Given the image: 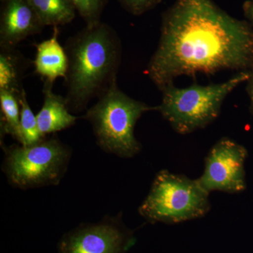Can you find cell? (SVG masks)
I'll use <instances>...</instances> for the list:
<instances>
[{"mask_svg": "<svg viewBox=\"0 0 253 253\" xmlns=\"http://www.w3.org/2000/svg\"><path fill=\"white\" fill-rule=\"evenodd\" d=\"M253 34L211 0H179L165 16L146 73L160 90L181 76L246 69Z\"/></svg>", "mask_w": 253, "mask_h": 253, "instance_id": "6da1fadb", "label": "cell"}, {"mask_svg": "<svg viewBox=\"0 0 253 253\" xmlns=\"http://www.w3.org/2000/svg\"><path fill=\"white\" fill-rule=\"evenodd\" d=\"M64 48L68 60L65 99L71 113L83 112L117 83L122 44L112 28L99 22L70 38Z\"/></svg>", "mask_w": 253, "mask_h": 253, "instance_id": "7a4b0ae2", "label": "cell"}, {"mask_svg": "<svg viewBox=\"0 0 253 253\" xmlns=\"http://www.w3.org/2000/svg\"><path fill=\"white\" fill-rule=\"evenodd\" d=\"M152 106L128 96L115 84L86 110L84 117L92 127L98 146L105 152L123 158L134 157L141 151L134 128L139 118Z\"/></svg>", "mask_w": 253, "mask_h": 253, "instance_id": "3957f363", "label": "cell"}, {"mask_svg": "<svg viewBox=\"0 0 253 253\" xmlns=\"http://www.w3.org/2000/svg\"><path fill=\"white\" fill-rule=\"evenodd\" d=\"M250 78V73L241 72L228 81L209 85L194 84L179 88L170 84L161 90L162 101L157 106L158 112L176 132L191 134L214 122L228 95Z\"/></svg>", "mask_w": 253, "mask_h": 253, "instance_id": "277c9868", "label": "cell"}, {"mask_svg": "<svg viewBox=\"0 0 253 253\" xmlns=\"http://www.w3.org/2000/svg\"><path fill=\"white\" fill-rule=\"evenodd\" d=\"M2 148V171L10 185L22 190L59 184L72 156L71 147L55 136L28 146Z\"/></svg>", "mask_w": 253, "mask_h": 253, "instance_id": "5b68a950", "label": "cell"}, {"mask_svg": "<svg viewBox=\"0 0 253 253\" xmlns=\"http://www.w3.org/2000/svg\"><path fill=\"white\" fill-rule=\"evenodd\" d=\"M209 194L198 179L163 169L155 176L138 212L151 223L192 220L204 217L211 211Z\"/></svg>", "mask_w": 253, "mask_h": 253, "instance_id": "8992f818", "label": "cell"}, {"mask_svg": "<svg viewBox=\"0 0 253 253\" xmlns=\"http://www.w3.org/2000/svg\"><path fill=\"white\" fill-rule=\"evenodd\" d=\"M133 243L132 231L123 223L122 214L106 216L96 223L80 224L65 234L59 253H126Z\"/></svg>", "mask_w": 253, "mask_h": 253, "instance_id": "52a82bcc", "label": "cell"}, {"mask_svg": "<svg viewBox=\"0 0 253 253\" xmlns=\"http://www.w3.org/2000/svg\"><path fill=\"white\" fill-rule=\"evenodd\" d=\"M247 151L229 138H221L212 146L205 161L204 173L198 179L208 193L241 192L246 188L244 163Z\"/></svg>", "mask_w": 253, "mask_h": 253, "instance_id": "ba28073f", "label": "cell"}, {"mask_svg": "<svg viewBox=\"0 0 253 253\" xmlns=\"http://www.w3.org/2000/svg\"><path fill=\"white\" fill-rule=\"evenodd\" d=\"M44 28L28 0H1L0 48L15 49Z\"/></svg>", "mask_w": 253, "mask_h": 253, "instance_id": "9c48e42d", "label": "cell"}, {"mask_svg": "<svg viewBox=\"0 0 253 253\" xmlns=\"http://www.w3.org/2000/svg\"><path fill=\"white\" fill-rule=\"evenodd\" d=\"M59 31L54 28L52 36L36 45L35 71L44 83L53 85L59 78H66L68 60L66 49L58 41Z\"/></svg>", "mask_w": 253, "mask_h": 253, "instance_id": "30bf717a", "label": "cell"}, {"mask_svg": "<svg viewBox=\"0 0 253 253\" xmlns=\"http://www.w3.org/2000/svg\"><path fill=\"white\" fill-rule=\"evenodd\" d=\"M53 85L44 83V101L36 115L38 127L42 136L64 130L76 124L77 116L68 109L66 99L52 91Z\"/></svg>", "mask_w": 253, "mask_h": 253, "instance_id": "8fae6325", "label": "cell"}, {"mask_svg": "<svg viewBox=\"0 0 253 253\" xmlns=\"http://www.w3.org/2000/svg\"><path fill=\"white\" fill-rule=\"evenodd\" d=\"M25 59L15 49L0 48V90L21 94Z\"/></svg>", "mask_w": 253, "mask_h": 253, "instance_id": "7c38bea8", "label": "cell"}, {"mask_svg": "<svg viewBox=\"0 0 253 253\" xmlns=\"http://www.w3.org/2000/svg\"><path fill=\"white\" fill-rule=\"evenodd\" d=\"M39 16L41 22L46 26H63L71 23L76 16V9L71 0H28Z\"/></svg>", "mask_w": 253, "mask_h": 253, "instance_id": "4fadbf2b", "label": "cell"}, {"mask_svg": "<svg viewBox=\"0 0 253 253\" xmlns=\"http://www.w3.org/2000/svg\"><path fill=\"white\" fill-rule=\"evenodd\" d=\"M20 94L13 91L0 90L1 110V135L8 134L23 144L21 129V106Z\"/></svg>", "mask_w": 253, "mask_h": 253, "instance_id": "5bb4252c", "label": "cell"}, {"mask_svg": "<svg viewBox=\"0 0 253 253\" xmlns=\"http://www.w3.org/2000/svg\"><path fill=\"white\" fill-rule=\"evenodd\" d=\"M21 106V129L22 132L23 146L36 144L42 139L38 127L37 117L28 104L26 91L21 90L19 96Z\"/></svg>", "mask_w": 253, "mask_h": 253, "instance_id": "9a60e30c", "label": "cell"}, {"mask_svg": "<svg viewBox=\"0 0 253 253\" xmlns=\"http://www.w3.org/2000/svg\"><path fill=\"white\" fill-rule=\"evenodd\" d=\"M86 26L100 22V16L107 0H71Z\"/></svg>", "mask_w": 253, "mask_h": 253, "instance_id": "2e32d148", "label": "cell"}, {"mask_svg": "<svg viewBox=\"0 0 253 253\" xmlns=\"http://www.w3.org/2000/svg\"><path fill=\"white\" fill-rule=\"evenodd\" d=\"M131 12L139 14L149 9L158 0H120Z\"/></svg>", "mask_w": 253, "mask_h": 253, "instance_id": "e0dca14e", "label": "cell"}, {"mask_svg": "<svg viewBox=\"0 0 253 253\" xmlns=\"http://www.w3.org/2000/svg\"><path fill=\"white\" fill-rule=\"evenodd\" d=\"M249 14L253 21V4L250 6ZM249 81H251V84H250V96H251V104H252L253 109V73L252 75L251 74V78H250Z\"/></svg>", "mask_w": 253, "mask_h": 253, "instance_id": "ac0fdd59", "label": "cell"}]
</instances>
